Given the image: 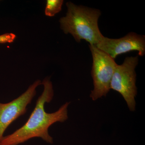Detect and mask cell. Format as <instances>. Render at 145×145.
I'll list each match as a JSON object with an SVG mask.
<instances>
[{"label": "cell", "mask_w": 145, "mask_h": 145, "mask_svg": "<svg viewBox=\"0 0 145 145\" xmlns=\"http://www.w3.org/2000/svg\"><path fill=\"white\" fill-rule=\"evenodd\" d=\"M41 84L43 85L44 89L37 99L36 106L28 121L13 133L3 137L0 145H18L34 137H40L46 142L53 143V138L48 133V128L54 123H62L67 120V108L70 103L67 102L55 112L47 113L44 106L53 99V86L48 77L43 80Z\"/></svg>", "instance_id": "1"}, {"label": "cell", "mask_w": 145, "mask_h": 145, "mask_svg": "<svg viewBox=\"0 0 145 145\" xmlns=\"http://www.w3.org/2000/svg\"><path fill=\"white\" fill-rule=\"evenodd\" d=\"M41 84L40 80H38L17 99L7 103H0V142L10 124L26 113L27 106L36 95V88Z\"/></svg>", "instance_id": "5"}, {"label": "cell", "mask_w": 145, "mask_h": 145, "mask_svg": "<svg viewBox=\"0 0 145 145\" xmlns=\"http://www.w3.org/2000/svg\"><path fill=\"white\" fill-rule=\"evenodd\" d=\"M89 46L93 59L91 75L94 86L90 97L95 101L106 96L110 91L112 78L117 64L114 59L95 46L89 44Z\"/></svg>", "instance_id": "3"}, {"label": "cell", "mask_w": 145, "mask_h": 145, "mask_svg": "<svg viewBox=\"0 0 145 145\" xmlns=\"http://www.w3.org/2000/svg\"><path fill=\"white\" fill-rule=\"evenodd\" d=\"M138 57H127L121 65H117L110 82V89L120 93L126 102L129 110H135V98L137 94L135 69Z\"/></svg>", "instance_id": "4"}, {"label": "cell", "mask_w": 145, "mask_h": 145, "mask_svg": "<svg viewBox=\"0 0 145 145\" xmlns=\"http://www.w3.org/2000/svg\"><path fill=\"white\" fill-rule=\"evenodd\" d=\"M63 1V0H47L45 9L46 16L52 17L61 10Z\"/></svg>", "instance_id": "7"}, {"label": "cell", "mask_w": 145, "mask_h": 145, "mask_svg": "<svg viewBox=\"0 0 145 145\" xmlns=\"http://www.w3.org/2000/svg\"><path fill=\"white\" fill-rule=\"evenodd\" d=\"M66 16L60 19L61 28L66 34H70L79 42L84 40L96 46L103 37L99 29L98 21L101 11L97 9L66 4Z\"/></svg>", "instance_id": "2"}, {"label": "cell", "mask_w": 145, "mask_h": 145, "mask_svg": "<svg viewBox=\"0 0 145 145\" xmlns=\"http://www.w3.org/2000/svg\"><path fill=\"white\" fill-rule=\"evenodd\" d=\"M96 46L114 59L120 54L132 51H138L140 56H143L145 53V36L133 32L118 39L103 36Z\"/></svg>", "instance_id": "6"}, {"label": "cell", "mask_w": 145, "mask_h": 145, "mask_svg": "<svg viewBox=\"0 0 145 145\" xmlns=\"http://www.w3.org/2000/svg\"><path fill=\"white\" fill-rule=\"evenodd\" d=\"M16 38V35L12 33H7L0 35V44L12 42Z\"/></svg>", "instance_id": "8"}]
</instances>
